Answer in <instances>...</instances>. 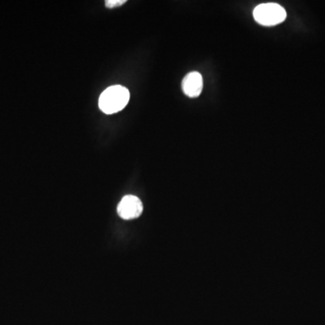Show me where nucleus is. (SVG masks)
<instances>
[{"instance_id":"nucleus-1","label":"nucleus","mask_w":325,"mask_h":325,"mask_svg":"<svg viewBox=\"0 0 325 325\" xmlns=\"http://www.w3.org/2000/svg\"><path fill=\"white\" fill-rule=\"evenodd\" d=\"M130 93L121 85L110 86L104 90L99 100V107L105 114H114L122 110L128 105Z\"/></svg>"},{"instance_id":"nucleus-2","label":"nucleus","mask_w":325,"mask_h":325,"mask_svg":"<svg viewBox=\"0 0 325 325\" xmlns=\"http://www.w3.org/2000/svg\"><path fill=\"white\" fill-rule=\"evenodd\" d=\"M255 20L265 27H273L286 20L284 7L275 3H264L258 5L253 11Z\"/></svg>"},{"instance_id":"nucleus-3","label":"nucleus","mask_w":325,"mask_h":325,"mask_svg":"<svg viewBox=\"0 0 325 325\" xmlns=\"http://www.w3.org/2000/svg\"><path fill=\"white\" fill-rule=\"evenodd\" d=\"M143 212V204L137 197L127 195L118 205V215L124 219H133L139 217Z\"/></svg>"},{"instance_id":"nucleus-4","label":"nucleus","mask_w":325,"mask_h":325,"mask_svg":"<svg viewBox=\"0 0 325 325\" xmlns=\"http://www.w3.org/2000/svg\"><path fill=\"white\" fill-rule=\"evenodd\" d=\"M182 88L185 94L190 98H196L202 93L203 89V79L198 72H191L185 76Z\"/></svg>"},{"instance_id":"nucleus-5","label":"nucleus","mask_w":325,"mask_h":325,"mask_svg":"<svg viewBox=\"0 0 325 325\" xmlns=\"http://www.w3.org/2000/svg\"><path fill=\"white\" fill-rule=\"evenodd\" d=\"M126 2H127L126 0H107L105 2V6L108 8H114L122 6Z\"/></svg>"}]
</instances>
